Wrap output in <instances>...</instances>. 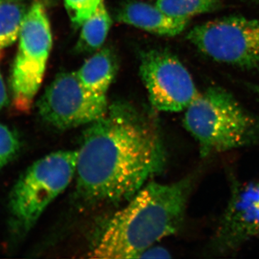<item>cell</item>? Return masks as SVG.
Instances as JSON below:
<instances>
[{"mask_svg": "<svg viewBox=\"0 0 259 259\" xmlns=\"http://www.w3.org/2000/svg\"><path fill=\"white\" fill-rule=\"evenodd\" d=\"M166 163L156 122L130 104L115 102L81 136L76 198L87 205L127 202Z\"/></svg>", "mask_w": 259, "mask_h": 259, "instance_id": "1", "label": "cell"}, {"mask_svg": "<svg viewBox=\"0 0 259 259\" xmlns=\"http://www.w3.org/2000/svg\"><path fill=\"white\" fill-rule=\"evenodd\" d=\"M196 180L194 175L171 184L148 182L102 225L89 257L137 258L156 242L175 234L183 223Z\"/></svg>", "mask_w": 259, "mask_h": 259, "instance_id": "2", "label": "cell"}, {"mask_svg": "<svg viewBox=\"0 0 259 259\" xmlns=\"http://www.w3.org/2000/svg\"><path fill=\"white\" fill-rule=\"evenodd\" d=\"M184 125L202 158L259 144V117L220 87L199 94L186 109Z\"/></svg>", "mask_w": 259, "mask_h": 259, "instance_id": "3", "label": "cell"}, {"mask_svg": "<svg viewBox=\"0 0 259 259\" xmlns=\"http://www.w3.org/2000/svg\"><path fill=\"white\" fill-rule=\"evenodd\" d=\"M77 151L47 155L28 168L12 189L9 209L12 222L20 233L34 226L49 204L76 175Z\"/></svg>", "mask_w": 259, "mask_h": 259, "instance_id": "4", "label": "cell"}, {"mask_svg": "<svg viewBox=\"0 0 259 259\" xmlns=\"http://www.w3.org/2000/svg\"><path fill=\"white\" fill-rule=\"evenodd\" d=\"M53 37L47 10L40 2L28 9L19 35L18 53L11 76L10 90L15 110L28 112L41 85Z\"/></svg>", "mask_w": 259, "mask_h": 259, "instance_id": "5", "label": "cell"}, {"mask_svg": "<svg viewBox=\"0 0 259 259\" xmlns=\"http://www.w3.org/2000/svg\"><path fill=\"white\" fill-rule=\"evenodd\" d=\"M187 38L213 60L245 69L259 67V20L217 19L194 27Z\"/></svg>", "mask_w": 259, "mask_h": 259, "instance_id": "6", "label": "cell"}, {"mask_svg": "<svg viewBox=\"0 0 259 259\" xmlns=\"http://www.w3.org/2000/svg\"><path fill=\"white\" fill-rule=\"evenodd\" d=\"M108 107L106 95L85 88L76 72L58 74L37 104L42 120L61 131L90 125L103 117Z\"/></svg>", "mask_w": 259, "mask_h": 259, "instance_id": "7", "label": "cell"}, {"mask_svg": "<svg viewBox=\"0 0 259 259\" xmlns=\"http://www.w3.org/2000/svg\"><path fill=\"white\" fill-rule=\"evenodd\" d=\"M140 74L150 101L160 111H182L199 95L188 70L168 51L145 53L141 57Z\"/></svg>", "mask_w": 259, "mask_h": 259, "instance_id": "8", "label": "cell"}, {"mask_svg": "<svg viewBox=\"0 0 259 259\" xmlns=\"http://www.w3.org/2000/svg\"><path fill=\"white\" fill-rule=\"evenodd\" d=\"M258 236L259 181L248 183L236 181L207 252L218 255L231 253Z\"/></svg>", "mask_w": 259, "mask_h": 259, "instance_id": "9", "label": "cell"}, {"mask_svg": "<svg viewBox=\"0 0 259 259\" xmlns=\"http://www.w3.org/2000/svg\"><path fill=\"white\" fill-rule=\"evenodd\" d=\"M117 20L155 35L168 37L176 36L183 32L190 21L188 19L172 18L156 5L142 2H130L121 7Z\"/></svg>", "mask_w": 259, "mask_h": 259, "instance_id": "10", "label": "cell"}, {"mask_svg": "<svg viewBox=\"0 0 259 259\" xmlns=\"http://www.w3.org/2000/svg\"><path fill=\"white\" fill-rule=\"evenodd\" d=\"M118 70L115 53L105 48L83 63L76 72L85 88L95 93L106 95Z\"/></svg>", "mask_w": 259, "mask_h": 259, "instance_id": "11", "label": "cell"}, {"mask_svg": "<svg viewBox=\"0 0 259 259\" xmlns=\"http://www.w3.org/2000/svg\"><path fill=\"white\" fill-rule=\"evenodd\" d=\"M112 18L104 1L93 15L81 25V32L76 45V52L90 54L101 48L112 26Z\"/></svg>", "mask_w": 259, "mask_h": 259, "instance_id": "12", "label": "cell"}, {"mask_svg": "<svg viewBox=\"0 0 259 259\" xmlns=\"http://www.w3.org/2000/svg\"><path fill=\"white\" fill-rule=\"evenodd\" d=\"M28 11L23 0H0V51L18 39Z\"/></svg>", "mask_w": 259, "mask_h": 259, "instance_id": "13", "label": "cell"}, {"mask_svg": "<svg viewBox=\"0 0 259 259\" xmlns=\"http://www.w3.org/2000/svg\"><path fill=\"white\" fill-rule=\"evenodd\" d=\"M156 6L168 16L188 19L221 8V0H157Z\"/></svg>", "mask_w": 259, "mask_h": 259, "instance_id": "14", "label": "cell"}, {"mask_svg": "<svg viewBox=\"0 0 259 259\" xmlns=\"http://www.w3.org/2000/svg\"><path fill=\"white\" fill-rule=\"evenodd\" d=\"M103 0H64L65 8L75 28H79Z\"/></svg>", "mask_w": 259, "mask_h": 259, "instance_id": "15", "label": "cell"}, {"mask_svg": "<svg viewBox=\"0 0 259 259\" xmlns=\"http://www.w3.org/2000/svg\"><path fill=\"white\" fill-rule=\"evenodd\" d=\"M20 149L18 135L8 126L0 123V169L16 157Z\"/></svg>", "mask_w": 259, "mask_h": 259, "instance_id": "16", "label": "cell"}, {"mask_svg": "<svg viewBox=\"0 0 259 259\" xmlns=\"http://www.w3.org/2000/svg\"><path fill=\"white\" fill-rule=\"evenodd\" d=\"M171 258L168 250L161 247L152 246L146 248L144 251L141 252L137 258Z\"/></svg>", "mask_w": 259, "mask_h": 259, "instance_id": "17", "label": "cell"}, {"mask_svg": "<svg viewBox=\"0 0 259 259\" xmlns=\"http://www.w3.org/2000/svg\"><path fill=\"white\" fill-rule=\"evenodd\" d=\"M8 103V97L3 76L0 73V110L6 106Z\"/></svg>", "mask_w": 259, "mask_h": 259, "instance_id": "18", "label": "cell"}, {"mask_svg": "<svg viewBox=\"0 0 259 259\" xmlns=\"http://www.w3.org/2000/svg\"><path fill=\"white\" fill-rule=\"evenodd\" d=\"M255 92L257 94H258V97H259V86L256 87V88H255Z\"/></svg>", "mask_w": 259, "mask_h": 259, "instance_id": "19", "label": "cell"}]
</instances>
